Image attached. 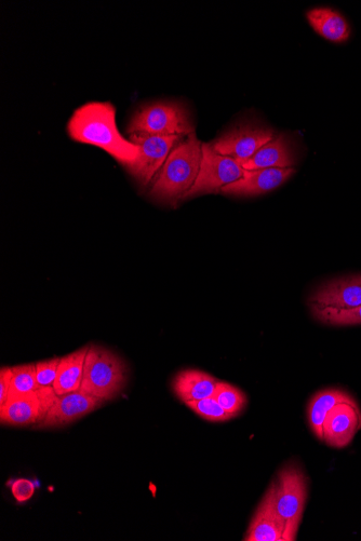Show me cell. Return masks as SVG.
<instances>
[{
    "label": "cell",
    "instance_id": "cell-6",
    "mask_svg": "<svg viewBox=\"0 0 361 541\" xmlns=\"http://www.w3.org/2000/svg\"><path fill=\"white\" fill-rule=\"evenodd\" d=\"M182 139L179 135L131 134L130 141L139 145L140 152L138 158L126 167L127 171L140 186H149Z\"/></svg>",
    "mask_w": 361,
    "mask_h": 541
},
{
    "label": "cell",
    "instance_id": "cell-11",
    "mask_svg": "<svg viewBox=\"0 0 361 541\" xmlns=\"http://www.w3.org/2000/svg\"><path fill=\"white\" fill-rule=\"evenodd\" d=\"M105 401L78 390L58 396L40 428H56L69 425L98 410Z\"/></svg>",
    "mask_w": 361,
    "mask_h": 541
},
{
    "label": "cell",
    "instance_id": "cell-12",
    "mask_svg": "<svg viewBox=\"0 0 361 541\" xmlns=\"http://www.w3.org/2000/svg\"><path fill=\"white\" fill-rule=\"evenodd\" d=\"M293 168L245 170L244 177L225 186L221 194L237 197H256L274 191L294 174Z\"/></svg>",
    "mask_w": 361,
    "mask_h": 541
},
{
    "label": "cell",
    "instance_id": "cell-25",
    "mask_svg": "<svg viewBox=\"0 0 361 541\" xmlns=\"http://www.w3.org/2000/svg\"><path fill=\"white\" fill-rule=\"evenodd\" d=\"M11 491L19 503H25L34 495L35 485L28 479H18L13 482Z\"/></svg>",
    "mask_w": 361,
    "mask_h": 541
},
{
    "label": "cell",
    "instance_id": "cell-4",
    "mask_svg": "<svg viewBox=\"0 0 361 541\" xmlns=\"http://www.w3.org/2000/svg\"><path fill=\"white\" fill-rule=\"evenodd\" d=\"M131 134L179 135L185 138L195 132L191 115L180 102L159 101L139 108L130 120Z\"/></svg>",
    "mask_w": 361,
    "mask_h": 541
},
{
    "label": "cell",
    "instance_id": "cell-7",
    "mask_svg": "<svg viewBox=\"0 0 361 541\" xmlns=\"http://www.w3.org/2000/svg\"><path fill=\"white\" fill-rule=\"evenodd\" d=\"M245 169L231 157L220 155L211 143H203V157L197 180L185 199L219 194L222 189L244 177Z\"/></svg>",
    "mask_w": 361,
    "mask_h": 541
},
{
    "label": "cell",
    "instance_id": "cell-19",
    "mask_svg": "<svg viewBox=\"0 0 361 541\" xmlns=\"http://www.w3.org/2000/svg\"><path fill=\"white\" fill-rule=\"evenodd\" d=\"M89 347L80 348L61 358L55 388L58 396L80 390L82 386L85 360Z\"/></svg>",
    "mask_w": 361,
    "mask_h": 541
},
{
    "label": "cell",
    "instance_id": "cell-16",
    "mask_svg": "<svg viewBox=\"0 0 361 541\" xmlns=\"http://www.w3.org/2000/svg\"><path fill=\"white\" fill-rule=\"evenodd\" d=\"M296 156L291 140L286 134L275 135V138L264 145L256 155L244 162L245 170H260L273 168H293Z\"/></svg>",
    "mask_w": 361,
    "mask_h": 541
},
{
    "label": "cell",
    "instance_id": "cell-13",
    "mask_svg": "<svg viewBox=\"0 0 361 541\" xmlns=\"http://www.w3.org/2000/svg\"><path fill=\"white\" fill-rule=\"evenodd\" d=\"M247 541H285V523L276 508L275 481L265 493L251 520Z\"/></svg>",
    "mask_w": 361,
    "mask_h": 541
},
{
    "label": "cell",
    "instance_id": "cell-22",
    "mask_svg": "<svg viewBox=\"0 0 361 541\" xmlns=\"http://www.w3.org/2000/svg\"><path fill=\"white\" fill-rule=\"evenodd\" d=\"M13 376L9 396L28 394L40 388L37 382L36 364H23L12 368ZM8 396V397H9Z\"/></svg>",
    "mask_w": 361,
    "mask_h": 541
},
{
    "label": "cell",
    "instance_id": "cell-21",
    "mask_svg": "<svg viewBox=\"0 0 361 541\" xmlns=\"http://www.w3.org/2000/svg\"><path fill=\"white\" fill-rule=\"evenodd\" d=\"M213 398H215L221 407L234 418L244 411L248 402L247 397L242 390L225 382L218 383Z\"/></svg>",
    "mask_w": 361,
    "mask_h": 541
},
{
    "label": "cell",
    "instance_id": "cell-24",
    "mask_svg": "<svg viewBox=\"0 0 361 541\" xmlns=\"http://www.w3.org/2000/svg\"><path fill=\"white\" fill-rule=\"evenodd\" d=\"M61 358H53L36 363L37 382L40 387L55 385Z\"/></svg>",
    "mask_w": 361,
    "mask_h": 541
},
{
    "label": "cell",
    "instance_id": "cell-26",
    "mask_svg": "<svg viewBox=\"0 0 361 541\" xmlns=\"http://www.w3.org/2000/svg\"><path fill=\"white\" fill-rule=\"evenodd\" d=\"M12 376V368H2L0 370V407L8 400Z\"/></svg>",
    "mask_w": 361,
    "mask_h": 541
},
{
    "label": "cell",
    "instance_id": "cell-5",
    "mask_svg": "<svg viewBox=\"0 0 361 541\" xmlns=\"http://www.w3.org/2000/svg\"><path fill=\"white\" fill-rule=\"evenodd\" d=\"M276 485V508L285 523V541L297 539L307 500V478L297 465L279 471Z\"/></svg>",
    "mask_w": 361,
    "mask_h": 541
},
{
    "label": "cell",
    "instance_id": "cell-18",
    "mask_svg": "<svg viewBox=\"0 0 361 541\" xmlns=\"http://www.w3.org/2000/svg\"><path fill=\"white\" fill-rule=\"evenodd\" d=\"M356 402L346 391L340 389H326L317 392L309 404V422L315 436L324 441V423L327 414L340 403Z\"/></svg>",
    "mask_w": 361,
    "mask_h": 541
},
{
    "label": "cell",
    "instance_id": "cell-9",
    "mask_svg": "<svg viewBox=\"0 0 361 541\" xmlns=\"http://www.w3.org/2000/svg\"><path fill=\"white\" fill-rule=\"evenodd\" d=\"M58 395L55 388L40 387L28 394L9 396L0 407V422L3 425L24 427L44 422Z\"/></svg>",
    "mask_w": 361,
    "mask_h": 541
},
{
    "label": "cell",
    "instance_id": "cell-14",
    "mask_svg": "<svg viewBox=\"0 0 361 541\" xmlns=\"http://www.w3.org/2000/svg\"><path fill=\"white\" fill-rule=\"evenodd\" d=\"M312 306L351 308L361 305V275L333 279L311 297Z\"/></svg>",
    "mask_w": 361,
    "mask_h": 541
},
{
    "label": "cell",
    "instance_id": "cell-15",
    "mask_svg": "<svg viewBox=\"0 0 361 541\" xmlns=\"http://www.w3.org/2000/svg\"><path fill=\"white\" fill-rule=\"evenodd\" d=\"M306 19L319 36L333 44L349 42L352 36L349 21L336 9L316 7L306 12Z\"/></svg>",
    "mask_w": 361,
    "mask_h": 541
},
{
    "label": "cell",
    "instance_id": "cell-3",
    "mask_svg": "<svg viewBox=\"0 0 361 541\" xmlns=\"http://www.w3.org/2000/svg\"><path fill=\"white\" fill-rule=\"evenodd\" d=\"M126 384L125 362L109 349L96 345L89 347L80 391L109 401L116 398Z\"/></svg>",
    "mask_w": 361,
    "mask_h": 541
},
{
    "label": "cell",
    "instance_id": "cell-17",
    "mask_svg": "<svg viewBox=\"0 0 361 541\" xmlns=\"http://www.w3.org/2000/svg\"><path fill=\"white\" fill-rule=\"evenodd\" d=\"M219 381L208 373L184 370L173 380L172 388L184 403L213 397Z\"/></svg>",
    "mask_w": 361,
    "mask_h": 541
},
{
    "label": "cell",
    "instance_id": "cell-10",
    "mask_svg": "<svg viewBox=\"0 0 361 541\" xmlns=\"http://www.w3.org/2000/svg\"><path fill=\"white\" fill-rule=\"evenodd\" d=\"M361 429V411L356 402L336 405L324 423V442L331 448L343 449L350 445Z\"/></svg>",
    "mask_w": 361,
    "mask_h": 541
},
{
    "label": "cell",
    "instance_id": "cell-8",
    "mask_svg": "<svg viewBox=\"0 0 361 541\" xmlns=\"http://www.w3.org/2000/svg\"><path fill=\"white\" fill-rule=\"evenodd\" d=\"M275 135L273 129L258 121L248 120L234 126L211 144L217 153L231 157L242 165L256 155L260 148L271 142Z\"/></svg>",
    "mask_w": 361,
    "mask_h": 541
},
{
    "label": "cell",
    "instance_id": "cell-23",
    "mask_svg": "<svg viewBox=\"0 0 361 541\" xmlns=\"http://www.w3.org/2000/svg\"><path fill=\"white\" fill-rule=\"evenodd\" d=\"M185 404L198 416L212 423L227 422L234 418L231 414L227 413L213 397L187 402Z\"/></svg>",
    "mask_w": 361,
    "mask_h": 541
},
{
    "label": "cell",
    "instance_id": "cell-20",
    "mask_svg": "<svg viewBox=\"0 0 361 541\" xmlns=\"http://www.w3.org/2000/svg\"><path fill=\"white\" fill-rule=\"evenodd\" d=\"M312 307L313 316L333 327H352L361 324V305L351 308Z\"/></svg>",
    "mask_w": 361,
    "mask_h": 541
},
{
    "label": "cell",
    "instance_id": "cell-1",
    "mask_svg": "<svg viewBox=\"0 0 361 541\" xmlns=\"http://www.w3.org/2000/svg\"><path fill=\"white\" fill-rule=\"evenodd\" d=\"M68 133L78 143L101 148L125 168L139 156V145L119 132L116 107L111 102H89L78 107L69 120Z\"/></svg>",
    "mask_w": 361,
    "mask_h": 541
},
{
    "label": "cell",
    "instance_id": "cell-2",
    "mask_svg": "<svg viewBox=\"0 0 361 541\" xmlns=\"http://www.w3.org/2000/svg\"><path fill=\"white\" fill-rule=\"evenodd\" d=\"M203 157V143L196 133L187 135L173 148L155 178L150 195L169 206L185 199L194 186Z\"/></svg>",
    "mask_w": 361,
    "mask_h": 541
}]
</instances>
